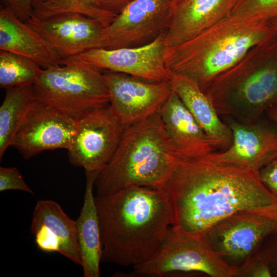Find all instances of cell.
<instances>
[{"instance_id": "cell-15", "label": "cell", "mask_w": 277, "mask_h": 277, "mask_svg": "<svg viewBox=\"0 0 277 277\" xmlns=\"http://www.w3.org/2000/svg\"><path fill=\"white\" fill-rule=\"evenodd\" d=\"M26 23L51 45L62 60L100 48L104 28L94 19L73 13L44 19L31 16Z\"/></svg>"}, {"instance_id": "cell-19", "label": "cell", "mask_w": 277, "mask_h": 277, "mask_svg": "<svg viewBox=\"0 0 277 277\" xmlns=\"http://www.w3.org/2000/svg\"><path fill=\"white\" fill-rule=\"evenodd\" d=\"M0 50L27 57L44 69L61 65L62 60L51 45L7 6L0 9Z\"/></svg>"}, {"instance_id": "cell-5", "label": "cell", "mask_w": 277, "mask_h": 277, "mask_svg": "<svg viewBox=\"0 0 277 277\" xmlns=\"http://www.w3.org/2000/svg\"><path fill=\"white\" fill-rule=\"evenodd\" d=\"M219 115L252 122L277 104V35L250 49L204 92Z\"/></svg>"}, {"instance_id": "cell-6", "label": "cell", "mask_w": 277, "mask_h": 277, "mask_svg": "<svg viewBox=\"0 0 277 277\" xmlns=\"http://www.w3.org/2000/svg\"><path fill=\"white\" fill-rule=\"evenodd\" d=\"M61 64L43 70L33 85L35 101L75 121L109 105L110 95L101 70L81 62Z\"/></svg>"}, {"instance_id": "cell-14", "label": "cell", "mask_w": 277, "mask_h": 277, "mask_svg": "<svg viewBox=\"0 0 277 277\" xmlns=\"http://www.w3.org/2000/svg\"><path fill=\"white\" fill-rule=\"evenodd\" d=\"M76 131V121L35 101L17 130L10 146L25 160L46 150H67Z\"/></svg>"}, {"instance_id": "cell-11", "label": "cell", "mask_w": 277, "mask_h": 277, "mask_svg": "<svg viewBox=\"0 0 277 277\" xmlns=\"http://www.w3.org/2000/svg\"><path fill=\"white\" fill-rule=\"evenodd\" d=\"M175 0H132L103 30L100 48L112 49L148 44L167 30Z\"/></svg>"}, {"instance_id": "cell-9", "label": "cell", "mask_w": 277, "mask_h": 277, "mask_svg": "<svg viewBox=\"0 0 277 277\" xmlns=\"http://www.w3.org/2000/svg\"><path fill=\"white\" fill-rule=\"evenodd\" d=\"M124 128L109 105L87 112L76 120L67 149L70 163L85 172L101 171L117 148Z\"/></svg>"}, {"instance_id": "cell-29", "label": "cell", "mask_w": 277, "mask_h": 277, "mask_svg": "<svg viewBox=\"0 0 277 277\" xmlns=\"http://www.w3.org/2000/svg\"><path fill=\"white\" fill-rule=\"evenodd\" d=\"M258 174L262 183L277 199V159L263 167Z\"/></svg>"}, {"instance_id": "cell-20", "label": "cell", "mask_w": 277, "mask_h": 277, "mask_svg": "<svg viewBox=\"0 0 277 277\" xmlns=\"http://www.w3.org/2000/svg\"><path fill=\"white\" fill-rule=\"evenodd\" d=\"M100 171L85 172L86 185L80 214L75 221L84 277L101 276L102 244L97 210L93 189Z\"/></svg>"}, {"instance_id": "cell-13", "label": "cell", "mask_w": 277, "mask_h": 277, "mask_svg": "<svg viewBox=\"0 0 277 277\" xmlns=\"http://www.w3.org/2000/svg\"><path fill=\"white\" fill-rule=\"evenodd\" d=\"M232 134L227 149L211 153V162L258 172L277 159V130L258 120L252 122L229 119L226 123Z\"/></svg>"}, {"instance_id": "cell-2", "label": "cell", "mask_w": 277, "mask_h": 277, "mask_svg": "<svg viewBox=\"0 0 277 277\" xmlns=\"http://www.w3.org/2000/svg\"><path fill=\"white\" fill-rule=\"evenodd\" d=\"M102 244V262L135 266L156 253L172 226V212L157 189L132 186L95 196Z\"/></svg>"}, {"instance_id": "cell-17", "label": "cell", "mask_w": 277, "mask_h": 277, "mask_svg": "<svg viewBox=\"0 0 277 277\" xmlns=\"http://www.w3.org/2000/svg\"><path fill=\"white\" fill-rule=\"evenodd\" d=\"M159 113L176 154L194 157L223 150L219 142L206 134L173 90Z\"/></svg>"}, {"instance_id": "cell-31", "label": "cell", "mask_w": 277, "mask_h": 277, "mask_svg": "<svg viewBox=\"0 0 277 277\" xmlns=\"http://www.w3.org/2000/svg\"><path fill=\"white\" fill-rule=\"evenodd\" d=\"M266 112L269 118L277 125V104L270 107Z\"/></svg>"}, {"instance_id": "cell-30", "label": "cell", "mask_w": 277, "mask_h": 277, "mask_svg": "<svg viewBox=\"0 0 277 277\" xmlns=\"http://www.w3.org/2000/svg\"><path fill=\"white\" fill-rule=\"evenodd\" d=\"M14 14L21 21L27 22L32 13L33 0H5Z\"/></svg>"}, {"instance_id": "cell-7", "label": "cell", "mask_w": 277, "mask_h": 277, "mask_svg": "<svg viewBox=\"0 0 277 277\" xmlns=\"http://www.w3.org/2000/svg\"><path fill=\"white\" fill-rule=\"evenodd\" d=\"M200 272L212 277H235L236 268L223 260L204 236H193L171 226L158 251L148 261L133 266L125 276L163 277Z\"/></svg>"}, {"instance_id": "cell-26", "label": "cell", "mask_w": 277, "mask_h": 277, "mask_svg": "<svg viewBox=\"0 0 277 277\" xmlns=\"http://www.w3.org/2000/svg\"><path fill=\"white\" fill-rule=\"evenodd\" d=\"M16 190L34 195V192L25 182L19 169L15 167H0V191Z\"/></svg>"}, {"instance_id": "cell-33", "label": "cell", "mask_w": 277, "mask_h": 277, "mask_svg": "<svg viewBox=\"0 0 277 277\" xmlns=\"http://www.w3.org/2000/svg\"><path fill=\"white\" fill-rule=\"evenodd\" d=\"M176 1H183V0H176Z\"/></svg>"}, {"instance_id": "cell-27", "label": "cell", "mask_w": 277, "mask_h": 277, "mask_svg": "<svg viewBox=\"0 0 277 277\" xmlns=\"http://www.w3.org/2000/svg\"><path fill=\"white\" fill-rule=\"evenodd\" d=\"M235 276L271 277L272 276L268 265L255 253L236 268Z\"/></svg>"}, {"instance_id": "cell-32", "label": "cell", "mask_w": 277, "mask_h": 277, "mask_svg": "<svg viewBox=\"0 0 277 277\" xmlns=\"http://www.w3.org/2000/svg\"><path fill=\"white\" fill-rule=\"evenodd\" d=\"M268 22L277 35V18L270 19Z\"/></svg>"}, {"instance_id": "cell-23", "label": "cell", "mask_w": 277, "mask_h": 277, "mask_svg": "<svg viewBox=\"0 0 277 277\" xmlns=\"http://www.w3.org/2000/svg\"><path fill=\"white\" fill-rule=\"evenodd\" d=\"M33 85L6 89L0 107V160L7 149L29 110L35 101Z\"/></svg>"}, {"instance_id": "cell-8", "label": "cell", "mask_w": 277, "mask_h": 277, "mask_svg": "<svg viewBox=\"0 0 277 277\" xmlns=\"http://www.w3.org/2000/svg\"><path fill=\"white\" fill-rule=\"evenodd\" d=\"M277 231V219L252 211H242L219 221L203 236L212 250L235 268L255 254Z\"/></svg>"}, {"instance_id": "cell-1", "label": "cell", "mask_w": 277, "mask_h": 277, "mask_svg": "<svg viewBox=\"0 0 277 277\" xmlns=\"http://www.w3.org/2000/svg\"><path fill=\"white\" fill-rule=\"evenodd\" d=\"M155 189L171 206L172 226L193 236H203L216 223L239 211H255L277 219V199L257 172L214 163L205 156L175 153Z\"/></svg>"}, {"instance_id": "cell-28", "label": "cell", "mask_w": 277, "mask_h": 277, "mask_svg": "<svg viewBox=\"0 0 277 277\" xmlns=\"http://www.w3.org/2000/svg\"><path fill=\"white\" fill-rule=\"evenodd\" d=\"M256 254L268 265L271 276L277 277V231L265 240Z\"/></svg>"}, {"instance_id": "cell-3", "label": "cell", "mask_w": 277, "mask_h": 277, "mask_svg": "<svg viewBox=\"0 0 277 277\" xmlns=\"http://www.w3.org/2000/svg\"><path fill=\"white\" fill-rule=\"evenodd\" d=\"M275 34L268 21L230 15L192 39L167 47L166 65L171 74L189 78L204 92L250 49Z\"/></svg>"}, {"instance_id": "cell-22", "label": "cell", "mask_w": 277, "mask_h": 277, "mask_svg": "<svg viewBox=\"0 0 277 277\" xmlns=\"http://www.w3.org/2000/svg\"><path fill=\"white\" fill-rule=\"evenodd\" d=\"M32 16L44 19L63 14H78L107 27L121 12L122 0H33Z\"/></svg>"}, {"instance_id": "cell-10", "label": "cell", "mask_w": 277, "mask_h": 277, "mask_svg": "<svg viewBox=\"0 0 277 277\" xmlns=\"http://www.w3.org/2000/svg\"><path fill=\"white\" fill-rule=\"evenodd\" d=\"M165 32L151 42L137 47L107 49L95 48L62 61L85 63L100 70L128 74L150 82L171 80L167 68Z\"/></svg>"}, {"instance_id": "cell-12", "label": "cell", "mask_w": 277, "mask_h": 277, "mask_svg": "<svg viewBox=\"0 0 277 277\" xmlns=\"http://www.w3.org/2000/svg\"><path fill=\"white\" fill-rule=\"evenodd\" d=\"M102 73L110 108L124 128L158 112L173 91L171 80L150 82L112 71Z\"/></svg>"}, {"instance_id": "cell-18", "label": "cell", "mask_w": 277, "mask_h": 277, "mask_svg": "<svg viewBox=\"0 0 277 277\" xmlns=\"http://www.w3.org/2000/svg\"><path fill=\"white\" fill-rule=\"evenodd\" d=\"M236 0L175 1L165 31L167 47L180 45L229 16Z\"/></svg>"}, {"instance_id": "cell-24", "label": "cell", "mask_w": 277, "mask_h": 277, "mask_svg": "<svg viewBox=\"0 0 277 277\" xmlns=\"http://www.w3.org/2000/svg\"><path fill=\"white\" fill-rule=\"evenodd\" d=\"M44 69L25 56L0 50V87L5 90L34 85Z\"/></svg>"}, {"instance_id": "cell-16", "label": "cell", "mask_w": 277, "mask_h": 277, "mask_svg": "<svg viewBox=\"0 0 277 277\" xmlns=\"http://www.w3.org/2000/svg\"><path fill=\"white\" fill-rule=\"evenodd\" d=\"M37 248L46 253L57 252L81 265V256L75 221L56 202L38 201L30 226Z\"/></svg>"}, {"instance_id": "cell-21", "label": "cell", "mask_w": 277, "mask_h": 277, "mask_svg": "<svg viewBox=\"0 0 277 277\" xmlns=\"http://www.w3.org/2000/svg\"><path fill=\"white\" fill-rule=\"evenodd\" d=\"M173 91L192 114L206 134L219 142L223 150L231 144L232 132L222 121L211 102L192 80L183 75L171 74Z\"/></svg>"}, {"instance_id": "cell-25", "label": "cell", "mask_w": 277, "mask_h": 277, "mask_svg": "<svg viewBox=\"0 0 277 277\" xmlns=\"http://www.w3.org/2000/svg\"><path fill=\"white\" fill-rule=\"evenodd\" d=\"M230 15L269 21L277 18V0H236Z\"/></svg>"}, {"instance_id": "cell-4", "label": "cell", "mask_w": 277, "mask_h": 277, "mask_svg": "<svg viewBox=\"0 0 277 277\" xmlns=\"http://www.w3.org/2000/svg\"><path fill=\"white\" fill-rule=\"evenodd\" d=\"M175 153L159 111L125 128L115 152L95 180L97 196L132 186L155 188Z\"/></svg>"}]
</instances>
